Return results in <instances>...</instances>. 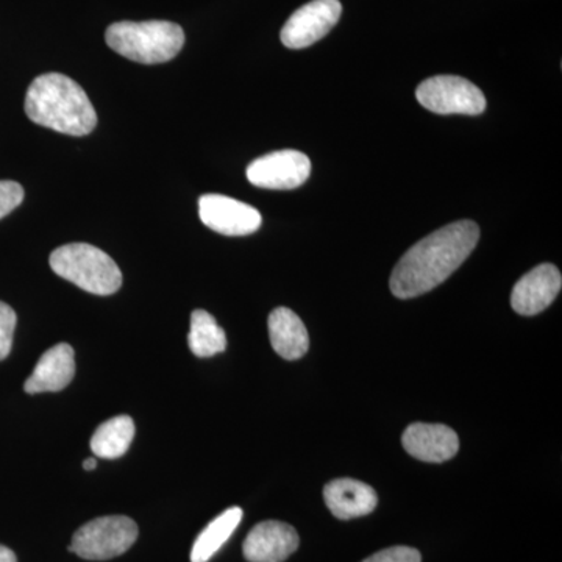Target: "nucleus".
Here are the masks:
<instances>
[{"label": "nucleus", "mask_w": 562, "mask_h": 562, "mask_svg": "<svg viewBox=\"0 0 562 562\" xmlns=\"http://www.w3.org/2000/svg\"><path fill=\"white\" fill-rule=\"evenodd\" d=\"M479 239L475 222L458 221L414 244L392 271V294L413 299L435 290L468 260Z\"/></svg>", "instance_id": "f257e3e1"}, {"label": "nucleus", "mask_w": 562, "mask_h": 562, "mask_svg": "<svg viewBox=\"0 0 562 562\" xmlns=\"http://www.w3.org/2000/svg\"><path fill=\"white\" fill-rule=\"evenodd\" d=\"M29 120L70 136L90 135L98 125V114L87 92L77 81L50 72L36 77L25 95Z\"/></svg>", "instance_id": "f03ea898"}, {"label": "nucleus", "mask_w": 562, "mask_h": 562, "mask_svg": "<svg viewBox=\"0 0 562 562\" xmlns=\"http://www.w3.org/2000/svg\"><path fill=\"white\" fill-rule=\"evenodd\" d=\"M105 41L111 49L128 60L160 65L180 54L184 32L179 24L169 21H122L106 29Z\"/></svg>", "instance_id": "7ed1b4c3"}, {"label": "nucleus", "mask_w": 562, "mask_h": 562, "mask_svg": "<svg viewBox=\"0 0 562 562\" xmlns=\"http://www.w3.org/2000/svg\"><path fill=\"white\" fill-rule=\"evenodd\" d=\"M52 271L61 279L95 295H111L120 291L122 272L116 261L91 244H66L52 251Z\"/></svg>", "instance_id": "20e7f679"}, {"label": "nucleus", "mask_w": 562, "mask_h": 562, "mask_svg": "<svg viewBox=\"0 0 562 562\" xmlns=\"http://www.w3.org/2000/svg\"><path fill=\"white\" fill-rule=\"evenodd\" d=\"M138 535V525L131 517H98L74 532L68 550L83 560L109 561L127 552Z\"/></svg>", "instance_id": "39448f33"}, {"label": "nucleus", "mask_w": 562, "mask_h": 562, "mask_svg": "<svg viewBox=\"0 0 562 562\" xmlns=\"http://www.w3.org/2000/svg\"><path fill=\"white\" fill-rule=\"evenodd\" d=\"M416 98L436 114L479 116L486 110V98L476 85L458 76H436L422 81Z\"/></svg>", "instance_id": "423d86ee"}, {"label": "nucleus", "mask_w": 562, "mask_h": 562, "mask_svg": "<svg viewBox=\"0 0 562 562\" xmlns=\"http://www.w3.org/2000/svg\"><path fill=\"white\" fill-rule=\"evenodd\" d=\"M312 173V161L299 150H279L257 158L247 168V180L265 190H295Z\"/></svg>", "instance_id": "0eeeda50"}, {"label": "nucleus", "mask_w": 562, "mask_h": 562, "mask_svg": "<svg viewBox=\"0 0 562 562\" xmlns=\"http://www.w3.org/2000/svg\"><path fill=\"white\" fill-rule=\"evenodd\" d=\"M342 5L339 0H313L292 13L280 40L288 49H305L324 38L338 24Z\"/></svg>", "instance_id": "6e6552de"}, {"label": "nucleus", "mask_w": 562, "mask_h": 562, "mask_svg": "<svg viewBox=\"0 0 562 562\" xmlns=\"http://www.w3.org/2000/svg\"><path fill=\"white\" fill-rule=\"evenodd\" d=\"M199 216L211 231L225 236H247L261 227L260 211L221 194L199 199Z\"/></svg>", "instance_id": "1a4fd4ad"}, {"label": "nucleus", "mask_w": 562, "mask_h": 562, "mask_svg": "<svg viewBox=\"0 0 562 562\" xmlns=\"http://www.w3.org/2000/svg\"><path fill=\"white\" fill-rule=\"evenodd\" d=\"M562 276L557 266H538L517 281L512 294L514 312L520 316H536L549 308L561 292Z\"/></svg>", "instance_id": "9d476101"}, {"label": "nucleus", "mask_w": 562, "mask_h": 562, "mask_svg": "<svg viewBox=\"0 0 562 562\" xmlns=\"http://www.w3.org/2000/svg\"><path fill=\"white\" fill-rule=\"evenodd\" d=\"M297 531L291 525L268 520L251 528L244 541V558L249 562H283L299 549Z\"/></svg>", "instance_id": "9b49d317"}, {"label": "nucleus", "mask_w": 562, "mask_h": 562, "mask_svg": "<svg viewBox=\"0 0 562 562\" xmlns=\"http://www.w3.org/2000/svg\"><path fill=\"white\" fill-rule=\"evenodd\" d=\"M402 443L406 452L425 462L452 460L460 450L457 432L441 424H412L403 432Z\"/></svg>", "instance_id": "f8f14e48"}, {"label": "nucleus", "mask_w": 562, "mask_h": 562, "mask_svg": "<svg viewBox=\"0 0 562 562\" xmlns=\"http://www.w3.org/2000/svg\"><path fill=\"white\" fill-rule=\"evenodd\" d=\"M76 375V355L69 344L61 342L47 350L36 362L35 371L24 384L27 394L65 390Z\"/></svg>", "instance_id": "ddd939ff"}, {"label": "nucleus", "mask_w": 562, "mask_h": 562, "mask_svg": "<svg viewBox=\"0 0 562 562\" xmlns=\"http://www.w3.org/2000/svg\"><path fill=\"white\" fill-rule=\"evenodd\" d=\"M325 503L333 516L341 520L368 516L379 505L376 492L358 480H333L324 490Z\"/></svg>", "instance_id": "4468645a"}, {"label": "nucleus", "mask_w": 562, "mask_h": 562, "mask_svg": "<svg viewBox=\"0 0 562 562\" xmlns=\"http://www.w3.org/2000/svg\"><path fill=\"white\" fill-rule=\"evenodd\" d=\"M273 350L288 361L301 360L310 349V336L301 317L292 310H273L268 321Z\"/></svg>", "instance_id": "2eb2a0df"}, {"label": "nucleus", "mask_w": 562, "mask_h": 562, "mask_svg": "<svg viewBox=\"0 0 562 562\" xmlns=\"http://www.w3.org/2000/svg\"><path fill=\"white\" fill-rule=\"evenodd\" d=\"M135 438V422L131 416H116L99 425L91 438L92 453L103 460H116L131 449Z\"/></svg>", "instance_id": "dca6fc26"}, {"label": "nucleus", "mask_w": 562, "mask_h": 562, "mask_svg": "<svg viewBox=\"0 0 562 562\" xmlns=\"http://www.w3.org/2000/svg\"><path fill=\"white\" fill-rule=\"evenodd\" d=\"M243 520V509L233 506L206 525L205 530L198 536L191 550V562H209L225 542L232 538Z\"/></svg>", "instance_id": "f3484780"}, {"label": "nucleus", "mask_w": 562, "mask_h": 562, "mask_svg": "<svg viewBox=\"0 0 562 562\" xmlns=\"http://www.w3.org/2000/svg\"><path fill=\"white\" fill-rule=\"evenodd\" d=\"M188 344L195 357L210 358L227 349V335L209 312L195 310L191 314Z\"/></svg>", "instance_id": "a211bd4d"}, {"label": "nucleus", "mask_w": 562, "mask_h": 562, "mask_svg": "<svg viewBox=\"0 0 562 562\" xmlns=\"http://www.w3.org/2000/svg\"><path fill=\"white\" fill-rule=\"evenodd\" d=\"M18 316L7 303L0 302V361L5 360L13 346L14 330H16Z\"/></svg>", "instance_id": "6ab92c4d"}, {"label": "nucleus", "mask_w": 562, "mask_h": 562, "mask_svg": "<svg viewBox=\"0 0 562 562\" xmlns=\"http://www.w3.org/2000/svg\"><path fill=\"white\" fill-rule=\"evenodd\" d=\"M24 201V188L16 181L0 180V220L9 216Z\"/></svg>", "instance_id": "aec40b11"}, {"label": "nucleus", "mask_w": 562, "mask_h": 562, "mask_svg": "<svg viewBox=\"0 0 562 562\" xmlns=\"http://www.w3.org/2000/svg\"><path fill=\"white\" fill-rule=\"evenodd\" d=\"M362 562H422V557L419 550L398 546L372 554L371 558Z\"/></svg>", "instance_id": "412c9836"}, {"label": "nucleus", "mask_w": 562, "mask_h": 562, "mask_svg": "<svg viewBox=\"0 0 562 562\" xmlns=\"http://www.w3.org/2000/svg\"><path fill=\"white\" fill-rule=\"evenodd\" d=\"M0 562H18L16 554L9 547L0 546Z\"/></svg>", "instance_id": "4be33fe9"}, {"label": "nucleus", "mask_w": 562, "mask_h": 562, "mask_svg": "<svg viewBox=\"0 0 562 562\" xmlns=\"http://www.w3.org/2000/svg\"><path fill=\"white\" fill-rule=\"evenodd\" d=\"M95 468H98V461H95V458H88V460H85V471H94Z\"/></svg>", "instance_id": "5701e85b"}]
</instances>
